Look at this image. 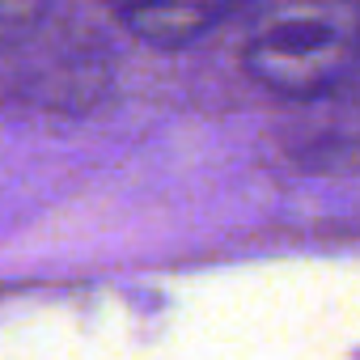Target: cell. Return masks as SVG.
<instances>
[{
    "label": "cell",
    "instance_id": "cell-2",
    "mask_svg": "<svg viewBox=\"0 0 360 360\" xmlns=\"http://www.w3.org/2000/svg\"><path fill=\"white\" fill-rule=\"evenodd\" d=\"M229 13L233 5H140V9H119V22L153 47H187Z\"/></svg>",
    "mask_w": 360,
    "mask_h": 360
},
{
    "label": "cell",
    "instance_id": "cell-1",
    "mask_svg": "<svg viewBox=\"0 0 360 360\" xmlns=\"http://www.w3.org/2000/svg\"><path fill=\"white\" fill-rule=\"evenodd\" d=\"M360 56V5H288L276 9L246 43V72L284 98L335 89Z\"/></svg>",
    "mask_w": 360,
    "mask_h": 360
}]
</instances>
